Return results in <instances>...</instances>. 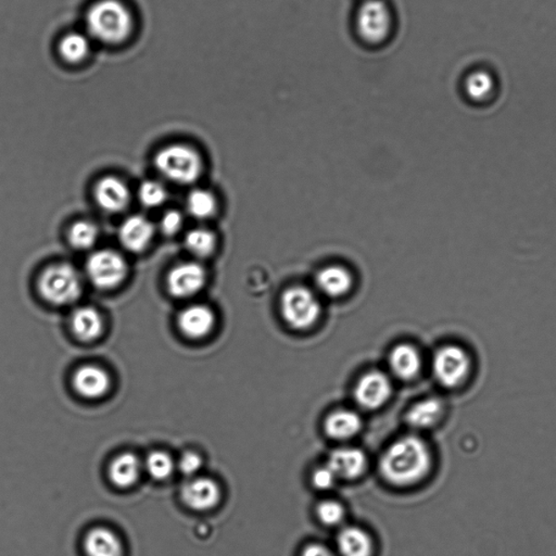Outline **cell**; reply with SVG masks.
Segmentation results:
<instances>
[{
  "instance_id": "obj_1",
  "label": "cell",
  "mask_w": 556,
  "mask_h": 556,
  "mask_svg": "<svg viewBox=\"0 0 556 556\" xmlns=\"http://www.w3.org/2000/svg\"><path fill=\"white\" fill-rule=\"evenodd\" d=\"M433 454L430 444L417 436L394 442L382 454L381 474L392 485L405 487L419 483L431 475Z\"/></svg>"
},
{
  "instance_id": "obj_2",
  "label": "cell",
  "mask_w": 556,
  "mask_h": 556,
  "mask_svg": "<svg viewBox=\"0 0 556 556\" xmlns=\"http://www.w3.org/2000/svg\"><path fill=\"white\" fill-rule=\"evenodd\" d=\"M134 15L124 0H96L85 14V32L93 42L118 46L132 35Z\"/></svg>"
},
{
  "instance_id": "obj_3",
  "label": "cell",
  "mask_w": 556,
  "mask_h": 556,
  "mask_svg": "<svg viewBox=\"0 0 556 556\" xmlns=\"http://www.w3.org/2000/svg\"><path fill=\"white\" fill-rule=\"evenodd\" d=\"M476 370L474 355L461 344H443L433 353L432 375L439 385L448 391L469 387L474 380Z\"/></svg>"
},
{
  "instance_id": "obj_4",
  "label": "cell",
  "mask_w": 556,
  "mask_h": 556,
  "mask_svg": "<svg viewBox=\"0 0 556 556\" xmlns=\"http://www.w3.org/2000/svg\"><path fill=\"white\" fill-rule=\"evenodd\" d=\"M155 169L166 180L179 185L194 184L204 171L203 158L186 144H170L160 150L154 157Z\"/></svg>"
},
{
  "instance_id": "obj_5",
  "label": "cell",
  "mask_w": 556,
  "mask_h": 556,
  "mask_svg": "<svg viewBox=\"0 0 556 556\" xmlns=\"http://www.w3.org/2000/svg\"><path fill=\"white\" fill-rule=\"evenodd\" d=\"M38 291L47 303L55 305L74 303L79 300L82 280L74 266L61 263L49 266L38 281Z\"/></svg>"
},
{
  "instance_id": "obj_6",
  "label": "cell",
  "mask_w": 556,
  "mask_h": 556,
  "mask_svg": "<svg viewBox=\"0 0 556 556\" xmlns=\"http://www.w3.org/2000/svg\"><path fill=\"white\" fill-rule=\"evenodd\" d=\"M280 307L283 320L296 331L309 330L321 315L318 297L310 289L302 286H293L283 293Z\"/></svg>"
},
{
  "instance_id": "obj_7",
  "label": "cell",
  "mask_w": 556,
  "mask_h": 556,
  "mask_svg": "<svg viewBox=\"0 0 556 556\" xmlns=\"http://www.w3.org/2000/svg\"><path fill=\"white\" fill-rule=\"evenodd\" d=\"M392 13L385 0H363L355 15V26L365 42L386 40L392 29Z\"/></svg>"
},
{
  "instance_id": "obj_8",
  "label": "cell",
  "mask_w": 556,
  "mask_h": 556,
  "mask_svg": "<svg viewBox=\"0 0 556 556\" xmlns=\"http://www.w3.org/2000/svg\"><path fill=\"white\" fill-rule=\"evenodd\" d=\"M86 274L94 286L109 291L124 282L127 263L125 259L114 250H100L88 258Z\"/></svg>"
},
{
  "instance_id": "obj_9",
  "label": "cell",
  "mask_w": 556,
  "mask_h": 556,
  "mask_svg": "<svg viewBox=\"0 0 556 556\" xmlns=\"http://www.w3.org/2000/svg\"><path fill=\"white\" fill-rule=\"evenodd\" d=\"M205 282H207V273L202 264L183 263L170 271L166 278V286L172 296L186 299L202 291Z\"/></svg>"
},
{
  "instance_id": "obj_10",
  "label": "cell",
  "mask_w": 556,
  "mask_h": 556,
  "mask_svg": "<svg viewBox=\"0 0 556 556\" xmlns=\"http://www.w3.org/2000/svg\"><path fill=\"white\" fill-rule=\"evenodd\" d=\"M392 382L382 372H366L354 388L355 402L366 410H376L385 404L392 396Z\"/></svg>"
},
{
  "instance_id": "obj_11",
  "label": "cell",
  "mask_w": 556,
  "mask_h": 556,
  "mask_svg": "<svg viewBox=\"0 0 556 556\" xmlns=\"http://www.w3.org/2000/svg\"><path fill=\"white\" fill-rule=\"evenodd\" d=\"M183 502L194 511H208L218 505L221 489L210 478L197 477L188 481L181 491Z\"/></svg>"
},
{
  "instance_id": "obj_12",
  "label": "cell",
  "mask_w": 556,
  "mask_h": 556,
  "mask_svg": "<svg viewBox=\"0 0 556 556\" xmlns=\"http://www.w3.org/2000/svg\"><path fill=\"white\" fill-rule=\"evenodd\" d=\"M94 198L103 210L118 213L129 205L131 194L124 182L118 177L107 176L98 182Z\"/></svg>"
},
{
  "instance_id": "obj_13",
  "label": "cell",
  "mask_w": 556,
  "mask_h": 556,
  "mask_svg": "<svg viewBox=\"0 0 556 556\" xmlns=\"http://www.w3.org/2000/svg\"><path fill=\"white\" fill-rule=\"evenodd\" d=\"M111 385L107 371L97 365H84L74 375V387L80 396L86 399H99L109 392Z\"/></svg>"
},
{
  "instance_id": "obj_14",
  "label": "cell",
  "mask_w": 556,
  "mask_h": 556,
  "mask_svg": "<svg viewBox=\"0 0 556 556\" xmlns=\"http://www.w3.org/2000/svg\"><path fill=\"white\" fill-rule=\"evenodd\" d=\"M154 227L147 218L133 215L121 224L119 239L124 247L132 253H142L153 242Z\"/></svg>"
},
{
  "instance_id": "obj_15",
  "label": "cell",
  "mask_w": 556,
  "mask_h": 556,
  "mask_svg": "<svg viewBox=\"0 0 556 556\" xmlns=\"http://www.w3.org/2000/svg\"><path fill=\"white\" fill-rule=\"evenodd\" d=\"M447 413V405L442 399L428 397L417 402L405 415V421L415 430H431L441 424Z\"/></svg>"
},
{
  "instance_id": "obj_16",
  "label": "cell",
  "mask_w": 556,
  "mask_h": 556,
  "mask_svg": "<svg viewBox=\"0 0 556 556\" xmlns=\"http://www.w3.org/2000/svg\"><path fill=\"white\" fill-rule=\"evenodd\" d=\"M215 325V315L207 305L194 304L182 311L179 327L191 339L207 337Z\"/></svg>"
},
{
  "instance_id": "obj_17",
  "label": "cell",
  "mask_w": 556,
  "mask_h": 556,
  "mask_svg": "<svg viewBox=\"0 0 556 556\" xmlns=\"http://www.w3.org/2000/svg\"><path fill=\"white\" fill-rule=\"evenodd\" d=\"M366 457L358 448H341L333 450L327 461V466L335 472L337 478L354 480L362 475L366 469Z\"/></svg>"
},
{
  "instance_id": "obj_18",
  "label": "cell",
  "mask_w": 556,
  "mask_h": 556,
  "mask_svg": "<svg viewBox=\"0 0 556 556\" xmlns=\"http://www.w3.org/2000/svg\"><path fill=\"white\" fill-rule=\"evenodd\" d=\"M389 366L400 380L411 381L420 374L422 366V355L412 344L400 343L389 353Z\"/></svg>"
},
{
  "instance_id": "obj_19",
  "label": "cell",
  "mask_w": 556,
  "mask_h": 556,
  "mask_svg": "<svg viewBox=\"0 0 556 556\" xmlns=\"http://www.w3.org/2000/svg\"><path fill=\"white\" fill-rule=\"evenodd\" d=\"M352 276L339 265L326 266L315 276V286L321 293L330 298H339L350 292Z\"/></svg>"
},
{
  "instance_id": "obj_20",
  "label": "cell",
  "mask_w": 556,
  "mask_h": 556,
  "mask_svg": "<svg viewBox=\"0 0 556 556\" xmlns=\"http://www.w3.org/2000/svg\"><path fill=\"white\" fill-rule=\"evenodd\" d=\"M86 556H124V543L105 527L93 528L84 538Z\"/></svg>"
},
{
  "instance_id": "obj_21",
  "label": "cell",
  "mask_w": 556,
  "mask_h": 556,
  "mask_svg": "<svg viewBox=\"0 0 556 556\" xmlns=\"http://www.w3.org/2000/svg\"><path fill=\"white\" fill-rule=\"evenodd\" d=\"M337 556H372L374 543L368 532L359 527H346L338 533Z\"/></svg>"
},
{
  "instance_id": "obj_22",
  "label": "cell",
  "mask_w": 556,
  "mask_h": 556,
  "mask_svg": "<svg viewBox=\"0 0 556 556\" xmlns=\"http://www.w3.org/2000/svg\"><path fill=\"white\" fill-rule=\"evenodd\" d=\"M362 420L352 410H338L328 415L324 422L326 435L336 441H346L357 435Z\"/></svg>"
},
{
  "instance_id": "obj_23",
  "label": "cell",
  "mask_w": 556,
  "mask_h": 556,
  "mask_svg": "<svg viewBox=\"0 0 556 556\" xmlns=\"http://www.w3.org/2000/svg\"><path fill=\"white\" fill-rule=\"evenodd\" d=\"M71 328L80 341L92 343L102 336L104 321L96 309L83 307L72 314Z\"/></svg>"
},
{
  "instance_id": "obj_24",
  "label": "cell",
  "mask_w": 556,
  "mask_h": 556,
  "mask_svg": "<svg viewBox=\"0 0 556 556\" xmlns=\"http://www.w3.org/2000/svg\"><path fill=\"white\" fill-rule=\"evenodd\" d=\"M142 469L143 464L135 454L122 453L109 466L110 481L119 488L132 487L141 476Z\"/></svg>"
},
{
  "instance_id": "obj_25",
  "label": "cell",
  "mask_w": 556,
  "mask_h": 556,
  "mask_svg": "<svg viewBox=\"0 0 556 556\" xmlns=\"http://www.w3.org/2000/svg\"><path fill=\"white\" fill-rule=\"evenodd\" d=\"M93 41L87 33L72 31L60 38L58 53L65 63L76 65L85 61L91 54Z\"/></svg>"
},
{
  "instance_id": "obj_26",
  "label": "cell",
  "mask_w": 556,
  "mask_h": 556,
  "mask_svg": "<svg viewBox=\"0 0 556 556\" xmlns=\"http://www.w3.org/2000/svg\"><path fill=\"white\" fill-rule=\"evenodd\" d=\"M494 88H496V81H494L492 74L485 70L471 72L464 82L467 97L474 100V102H483V100L491 97Z\"/></svg>"
},
{
  "instance_id": "obj_27",
  "label": "cell",
  "mask_w": 556,
  "mask_h": 556,
  "mask_svg": "<svg viewBox=\"0 0 556 556\" xmlns=\"http://www.w3.org/2000/svg\"><path fill=\"white\" fill-rule=\"evenodd\" d=\"M214 233L204 227H197L187 233L185 247L194 257L204 259L210 257L215 249Z\"/></svg>"
},
{
  "instance_id": "obj_28",
  "label": "cell",
  "mask_w": 556,
  "mask_h": 556,
  "mask_svg": "<svg viewBox=\"0 0 556 556\" xmlns=\"http://www.w3.org/2000/svg\"><path fill=\"white\" fill-rule=\"evenodd\" d=\"M188 213L197 220H207L213 216L216 200L213 194L204 189H194L186 200Z\"/></svg>"
},
{
  "instance_id": "obj_29",
  "label": "cell",
  "mask_w": 556,
  "mask_h": 556,
  "mask_svg": "<svg viewBox=\"0 0 556 556\" xmlns=\"http://www.w3.org/2000/svg\"><path fill=\"white\" fill-rule=\"evenodd\" d=\"M144 469L155 481L168 480L174 474L175 463L168 453L154 452L144 460Z\"/></svg>"
},
{
  "instance_id": "obj_30",
  "label": "cell",
  "mask_w": 556,
  "mask_h": 556,
  "mask_svg": "<svg viewBox=\"0 0 556 556\" xmlns=\"http://www.w3.org/2000/svg\"><path fill=\"white\" fill-rule=\"evenodd\" d=\"M98 227L90 221H79L69 231L72 247L80 250L91 249L98 241Z\"/></svg>"
},
{
  "instance_id": "obj_31",
  "label": "cell",
  "mask_w": 556,
  "mask_h": 556,
  "mask_svg": "<svg viewBox=\"0 0 556 556\" xmlns=\"http://www.w3.org/2000/svg\"><path fill=\"white\" fill-rule=\"evenodd\" d=\"M138 197L144 207L157 208L165 203L168 193L163 184L155 181H147L139 187Z\"/></svg>"
},
{
  "instance_id": "obj_32",
  "label": "cell",
  "mask_w": 556,
  "mask_h": 556,
  "mask_svg": "<svg viewBox=\"0 0 556 556\" xmlns=\"http://www.w3.org/2000/svg\"><path fill=\"white\" fill-rule=\"evenodd\" d=\"M319 520L327 526H336L341 524L344 519V509L341 503L326 500L321 502L316 509Z\"/></svg>"
},
{
  "instance_id": "obj_33",
  "label": "cell",
  "mask_w": 556,
  "mask_h": 556,
  "mask_svg": "<svg viewBox=\"0 0 556 556\" xmlns=\"http://www.w3.org/2000/svg\"><path fill=\"white\" fill-rule=\"evenodd\" d=\"M183 224H184V218L180 211L169 210L161 218L160 229L165 235L172 236L182 230Z\"/></svg>"
},
{
  "instance_id": "obj_34",
  "label": "cell",
  "mask_w": 556,
  "mask_h": 556,
  "mask_svg": "<svg viewBox=\"0 0 556 556\" xmlns=\"http://www.w3.org/2000/svg\"><path fill=\"white\" fill-rule=\"evenodd\" d=\"M203 467V459L200 455L194 452H187L182 455L177 463V469L180 470L183 475L193 477Z\"/></svg>"
},
{
  "instance_id": "obj_35",
  "label": "cell",
  "mask_w": 556,
  "mask_h": 556,
  "mask_svg": "<svg viewBox=\"0 0 556 556\" xmlns=\"http://www.w3.org/2000/svg\"><path fill=\"white\" fill-rule=\"evenodd\" d=\"M337 481V476L330 467L323 466L313 472V482L316 489L320 491H327L333 486Z\"/></svg>"
},
{
  "instance_id": "obj_36",
  "label": "cell",
  "mask_w": 556,
  "mask_h": 556,
  "mask_svg": "<svg viewBox=\"0 0 556 556\" xmlns=\"http://www.w3.org/2000/svg\"><path fill=\"white\" fill-rule=\"evenodd\" d=\"M300 556H337L331 549L320 543H310L305 546Z\"/></svg>"
}]
</instances>
